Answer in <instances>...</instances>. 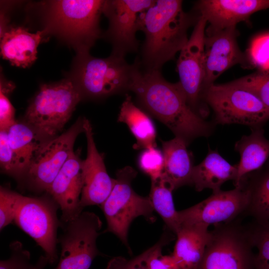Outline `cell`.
<instances>
[{"mask_svg":"<svg viewBox=\"0 0 269 269\" xmlns=\"http://www.w3.org/2000/svg\"><path fill=\"white\" fill-rule=\"evenodd\" d=\"M139 64L130 91L135 94L141 108L164 124L188 145L196 138L210 136L216 124L206 121L192 110L179 82L166 81L160 71L142 70Z\"/></svg>","mask_w":269,"mask_h":269,"instance_id":"6da1fadb","label":"cell"},{"mask_svg":"<svg viewBox=\"0 0 269 269\" xmlns=\"http://www.w3.org/2000/svg\"><path fill=\"white\" fill-rule=\"evenodd\" d=\"M105 0H52L29 3L28 16H34L45 36L51 35L74 49L89 52L102 36L99 23Z\"/></svg>","mask_w":269,"mask_h":269,"instance_id":"7a4b0ae2","label":"cell"},{"mask_svg":"<svg viewBox=\"0 0 269 269\" xmlns=\"http://www.w3.org/2000/svg\"><path fill=\"white\" fill-rule=\"evenodd\" d=\"M199 17V15H198ZM198 17L185 12L182 1L157 0L139 16L138 30L144 34L139 60L144 71H160L187 43L189 28Z\"/></svg>","mask_w":269,"mask_h":269,"instance_id":"3957f363","label":"cell"},{"mask_svg":"<svg viewBox=\"0 0 269 269\" xmlns=\"http://www.w3.org/2000/svg\"><path fill=\"white\" fill-rule=\"evenodd\" d=\"M137 58L129 64L125 57L111 54L107 58L92 56L89 52L77 53L67 74L82 99H100L130 91Z\"/></svg>","mask_w":269,"mask_h":269,"instance_id":"277c9868","label":"cell"},{"mask_svg":"<svg viewBox=\"0 0 269 269\" xmlns=\"http://www.w3.org/2000/svg\"><path fill=\"white\" fill-rule=\"evenodd\" d=\"M82 99L79 91L67 78L42 84L28 106L23 122L48 140L62 130Z\"/></svg>","mask_w":269,"mask_h":269,"instance_id":"5b68a950","label":"cell"},{"mask_svg":"<svg viewBox=\"0 0 269 269\" xmlns=\"http://www.w3.org/2000/svg\"><path fill=\"white\" fill-rule=\"evenodd\" d=\"M243 217L214 225L196 269H257L255 249Z\"/></svg>","mask_w":269,"mask_h":269,"instance_id":"8992f818","label":"cell"},{"mask_svg":"<svg viewBox=\"0 0 269 269\" xmlns=\"http://www.w3.org/2000/svg\"><path fill=\"white\" fill-rule=\"evenodd\" d=\"M136 174L130 166L119 170L111 192L101 205L107 222L105 232L114 234L128 248V231L133 221L139 216L151 222L156 219L149 197L139 195L132 187Z\"/></svg>","mask_w":269,"mask_h":269,"instance_id":"52a82bcc","label":"cell"},{"mask_svg":"<svg viewBox=\"0 0 269 269\" xmlns=\"http://www.w3.org/2000/svg\"><path fill=\"white\" fill-rule=\"evenodd\" d=\"M206 104L212 109L215 124L263 127L269 120V110L250 91L233 84H213L204 92Z\"/></svg>","mask_w":269,"mask_h":269,"instance_id":"ba28073f","label":"cell"},{"mask_svg":"<svg viewBox=\"0 0 269 269\" xmlns=\"http://www.w3.org/2000/svg\"><path fill=\"white\" fill-rule=\"evenodd\" d=\"M47 194L37 197L22 195L13 222L42 249L49 264H53L57 259V231L62 224L57 216L59 206Z\"/></svg>","mask_w":269,"mask_h":269,"instance_id":"9c48e42d","label":"cell"},{"mask_svg":"<svg viewBox=\"0 0 269 269\" xmlns=\"http://www.w3.org/2000/svg\"><path fill=\"white\" fill-rule=\"evenodd\" d=\"M102 226L99 217L89 211L66 224L58 240L61 253L55 269H89L99 254L96 241Z\"/></svg>","mask_w":269,"mask_h":269,"instance_id":"30bf717a","label":"cell"},{"mask_svg":"<svg viewBox=\"0 0 269 269\" xmlns=\"http://www.w3.org/2000/svg\"><path fill=\"white\" fill-rule=\"evenodd\" d=\"M207 24L206 18L199 15L190 37L180 51L176 65L179 82L188 105L204 119L209 114L203 98L204 38Z\"/></svg>","mask_w":269,"mask_h":269,"instance_id":"8fae6325","label":"cell"},{"mask_svg":"<svg viewBox=\"0 0 269 269\" xmlns=\"http://www.w3.org/2000/svg\"><path fill=\"white\" fill-rule=\"evenodd\" d=\"M83 120L78 118L66 132L46 141L40 147L23 178L30 188L38 192H47L74 151L77 137L84 132Z\"/></svg>","mask_w":269,"mask_h":269,"instance_id":"7c38bea8","label":"cell"},{"mask_svg":"<svg viewBox=\"0 0 269 269\" xmlns=\"http://www.w3.org/2000/svg\"><path fill=\"white\" fill-rule=\"evenodd\" d=\"M153 0H105L103 14L109 20L104 37L111 44V54L125 57L136 52L139 42L136 37L140 14L153 5Z\"/></svg>","mask_w":269,"mask_h":269,"instance_id":"4fadbf2b","label":"cell"},{"mask_svg":"<svg viewBox=\"0 0 269 269\" xmlns=\"http://www.w3.org/2000/svg\"><path fill=\"white\" fill-rule=\"evenodd\" d=\"M248 193L242 185L232 190L212 193L206 199L178 211L180 227L229 222L242 215L247 207Z\"/></svg>","mask_w":269,"mask_h":269,"instance_id":"5bb4252c","label":"cell"},{"mask_svg":"<svg viewBox=\"0 0 269 269\" xmlns=\"http://www.w3.org/2000/svg\"><path fill=\"white\" fill-rule=\"evenodd\" d=\"M236 26L221 29L205 30L204 38V92L223 72L240 64L250 67L246 53L240 49Z\"/></svg>","mask_w":269,"mask_h":269,"instance_id":"9a60e30c","label":"cell"},{"mask_svg":"<svg viewBox=\"0 0 269 269\" xmlns=\"http://www.w3.org/2000/svg\"><path fill=\"white\" fill-rule=\"evenodd\" d=\"M80 153V149L71 153L47 192L61 210L62 226L82 212L80 198L83 186V160Z\"/></svg>","mask_w":269,"mask_h":269,"instance_id":"2e32d148","label":"cell"},{"mask_svg":"<svg viewBox=\"0 0 269 269\" xmlns=\"http://www.w3.org/2000/svg\"><path fill=\"white\" fill-rule=\"evenodd\" d=\"M83 127L87 142V157L83 161V186L80 206L102 205L111 192L115 179L108 174L103 154L96 147L92 125L84 118Z\"/></svg>","mask_w":269,"mask_h":269,"instance_id":"e0dca14e","label":"cell"},{"mask_svg":"<svg viewBox=\"0 0 269 269\" xmlns=\"http://www.w3.org/2000/svg\"><path fill=\"white\" fill-rule=\"evenodd\" d=\"M196 7L209 23L207 28L217 30L248 22L254 13L269 8V0H202Z\"/></svg>","mask_w":269,"mask_h":269,"instance_id":"ac0fdd59","label":"cell"},{"mask_svg":"<svg viewBox=\"0 0 269 269\" xmlns=\"http://www.w3.org/2000/svg\"><path fill=\"white\" fill-rule=\"evenodd\" d=\"M44 32L30 33L22 26H7L0 33V54L11 65L26 68L37 58V48L45 41Z\"/></svg>","mask_w":269,"mask_h":269,"instance_id":"d6986e66","label":"cell"},{"mask_svg":"<svg viewBox=\"0 0 269 269\" xmlns=\"http://www.w3.org/2000/svg\"><path fill=\"white\" fill-rule=\"evenodd\" d=\"M164 156L162 176L173 190L184 185H191L193 165L192 153L182 139L175 136L167 141L161 140Z\"/></svg>","mask_w":269,"mask_h":269,"instance_id":"ffe728a7","label":"cell"},{"mask_svg":"<svg viewBox=\"0 0 269 269\" xmlns=\"http://www.w3.org/2000/svg\"><path fill=\"white\" fill-rule=\"evenodd\" d=\"M237 173V164H231L217 150L209 147L204 159L193 167L191 186L198 192L208 188L212 193L217 192L225 182L232 180L234 182Z\"/></svg>","mask_w":269,"mask_h":269,"instance_id":"44dd1931","label":"cell"},{"mask_svg":"<svg viewBox=\"0 0 269 269\" xmlns=\"http://www.w3.org/2000/svg\"><path fill=\"white\" fill-rule=\"evenodd\" d=\"M204 225L182 226L176 233L172 256L180 269H196L203 257L210 236Z\"/></svg>","mask_w":269,"mask_h":269,"instance_id":"7402d4cb","label":"cell"},{"mask_svg":"<svg viewBox=\"0 0 269 269\" xmlns=\"http://www.w3.org/2000/svg\"><path fill=\"white\" fill-rule=\"evenodd\" d=\"M251 128V133L243 135L235 144V149L240 155L233 182L235 187L245 175L261 168L269 157V139L265 136L263 127Z\"/></svg>","mask_w":269,"mask_h":269,"instance_id":"603a6c76","label":"cell"},{"mask_svg":"<svg viewBox=\"0 0 269 269\" xmlns=\"http://www.w3.org/2000/svg\"><path fill=\"white\" fill-rule=\"evenodd\" d=\"M7 133L16 163L17 180L23 179L35 154L47 140L23 121L16 122L8 129Z\"/></svg>","mask_w":269,"mask_h":269,"instance_id":"cb8c5ba5","label":"cell"},{"mask_svg":"<svg viewBox=\"0 0 269 269\" xmlns=\"http://www.w3.org/2000/svg\"><path fill=\"white\" fill-rule=\"evenodd\" d=\"M262 168L245 175L237 186L242 185L248 193V205L242 215L258 223L269 222V167Z\"/></svg>","mask_w":269,"mask_h":269,"instance_id":"d4e9b609","label":"cell"},{"mask_svg":"<svg viewBox=\"0 0 269 269\" xmlns=\"http://www.w3.org/2000/svg\"><path fill=\"white\" fill-rule=\"evenodd\" d=\"M118 121L126 124L136 139V149L156 146V129L147 113L136 106L131 95L126 94L119 112Z\"/></svg>","mask_w":269,"mask_h":269,"instance_id":"484cf974","label":"cell"},{"mask_svg":"<svg viewBox=\"0 0 269 269\" xmlns=\"http://www.w3.org/2000/svg\"><path fill=\"white\" fill-rule=\"evenodd\" d=\"M173 189L164 177L151 180L149 198L154 211L161 217L167 227L176 235L180 228L178 211L172 197Z\"/></svg>","mask_w":269,"mask_h":269,"instance_id":"4316f807","label":"cell"},{"mask_svg":"<svg viewBox=\"0 0 269 269\" xmlns=\"http://www.w3.org/2000/svg\"><path fill=\"white\" fill-rule=\"evenodd\" d=\"M256 252L257 269H269V222L246 224Z\"/></svg>","mask_w":269,"mask_h":269,"instance_id":"83f0119b","label":"cell"},{"mask_svg":"<svg viewBox=\"0 0 269 269\" xmlns=\"http://www.w3.org/2000/svg\"><path fill=\"white\" fill-rule=\"evenodd\" d=\"M231 82L253 93L269 110V70H259Z\"/></svg>","mask_w":269,"mask_h":269,"instance_id":"f1b7e54d","label":"cell"},{"mask_svg":"<svg viewBox=\"0 0 269 269\" xmlns=\"http://www.w3.org/2000/svg\"><path fill=\"white\" fill-rule=\"evenodd\" d=\"M246 53L250 67L260 71L269 70V33L255 37Z\"/></svg>","mask_w":269,"mask_h":269,"instance_id":"f546056e","label":"cell"},{"mask_svg":"<svg viewBox=\"0 0 269 269\" xmlns=\"http://www.w3.org/2000/svg\"><path fill=\"white\" fill-rule=\"evenodd\" d=\"M140 169L151 178V180L159 178L164 168L163 152L156 146L143 149L138 158Z\"/></svg>","mask_w":269,"mask_h":269,"instance_id":"4dcf8cb0","label":"cell"},{"mask_svg":"<svg viewBox=\"0 0 269 269\" xmlns=\"http://www.w3.org/2000/svg\"><path fill=\"white\" fill-rule=\"evenodd\" d=\"M22 195L3 186L0 188V229L14 221Z\"/></svg>","mask_w":269,"mask_h":269,"instance_id":"1f68e13d","label":"cell"},{"mask_svg":"<svg viewBox=\"0 0 269 269\" xmlns=\"http://www.w3.org/2000/svg\"><path fill=\"white\" fill-rule=\"evenodd\" d=\"M14 88V85L9 81L0 78V130L6 131L17 121L15 120V110L8 98Z\"/></svg>","mask_w":269,"mask_h":269,"instance_id":"d6a6232c","label":"cell"},{"mask_svg":"<svg viewBox=\"0 0 269 269\" xmlns=\"http://www.w3.org/2000/svg\"><path fill=\"white\" fill-rule=\"evenodd\" d=\"M10 257L0 262V269H32L30 253L23 249L22 243L15 241L9 245Z\"/></svg>","mask_w":269,"mask_h":269,"instance_id":"836d02e7","label":"cell"},{"mask_svg":"<svg viewBox=\"0 0 269 269\" xmlns=\"http://www.w3.org/2000/svg\"><path fill=\"white\" fill-rule=\"evenodd\" d=\"M0 165L2 172L17 179L15 158L9 143L6 131H0Z\"/></svg>","mask_w":269,"mask_h":269,"instance_id":"e575fe53","label":"cell"},{"mask_svg":"<svg viewBox=\"0 0 269 269\" xmlns=\"http://www.w3.org/2000/svg\"><path fill=\"white\" fill-rule=\"evenodd\" d=\"M148 250L131 259L122 256L116 257L110 260L106 269H148L146 258Z\"/></svg>","mask_w":269,"mask_h":269,"instance_id":"d590c367","label":"cell"},{"mask_svg":"<svg viewBox=\"0 0 269 269\" xmlns=\"http://www.w3.org/2000/svg\"><path fill=\"white\" fill-rule=\"evenodd\" d=\"M48 263L49 262L47 257L45 256H41L33 265L32 269H44Z\"/></svg>","mask_w":269,"mask_h":269,"instance_id":"8d00e7d4","label":"cell"}]
</instances>
